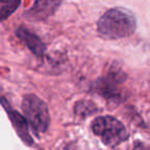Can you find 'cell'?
<instances>
[{
  "label": "cell",
  "mask_w": 150,
  "mask_h": 150,
  "mask_svg": "<svg viewBox=\"0 0 150 150\" xmlns=\"http://www.w3.org/2000/svg\"><path fill=\"white\" fill-rule=\"evenodd\" d=\"M137 23L134 15L125 8L107 11L98 21V31L106 39L127 37L135 32Z\"/></svg>",
  "instance_id": "6da1fadb"
},
{
  "label": "cell",
  "mask_w": 150,
  "mask_h": 150,
  "mask_svg": "<svg viewBox=\"0 0 150 150\" xmlns=\"http://www.w3.org/2000/svg\"><path fill=\"white\" fill-rule=\"evenodd\" d=\"M92 129L95 135L100 137L103 143L110 147L117 146L127 138V132L125 125L112 116L96 118L93 121Z\"/></svg>",
  "instance_id": "7a4b0ae2"
},
{
  "label": "cell",
  "mask_w": 150,
  "mask_h": 150,
  "mask_svg": "<svg viewBox=\"0 0 150 150\" xmlns=\"http://www.w3.org/2000/svg\"><path fill=\"white\" fill-rule=\"evenodd\" d=\"M23 111L28 122L37 133H44L50 122L46 104L35 95H28L23 100Z\"/></svg>",
  "instance_id": "3957f363"
},
{
  "label": "cell",
  "mask_w": 150,
  "mask_h": 150,
  "mask_svg": "<svg viewBox=\"0 0 150 150\" xmlns=\"http://www.w3.org/2000/svg\"><path fill=\"white\" fill-rule=\"evenodd\" d=\"M58 1H36L31 9L26 13V17L32 21H39L47 18L59 6Z\"/></svg>",
  "instance_id": "277c9868"
},
{
  "label": "cell",
  "mask_w": 150,
  "mask_h": 150,
  "mask_svg": "<svg viewBox=\"0 0 150 150\" xmlns=\"http://www.w3.org/2000/svg\"><path fill=\"white\" fill-rule=\"evenodd\" d=\"M17 35L25 42V44L30 48V50L33 54H35L36 56L43 54L44 50H45V46L34 33H31L25 28H20L17 31Z\"/></svg>",
  "instance_id": "5b68a950"
},
{
  "label": "cell",
  "mask_w": 150,
  "mask_h": 150,
  "mask_svg": "<svg viewBox=\"0 0 150 150\" xmlns=\"http://www.w3.org/2000/svg\"><path fill=\"white\" fill-rule=\"evenodd\" d=\"M4 108L7 110V113H8L11 122H13V127L16 129V131L19 134L20 137L22 138V140L27 144H29V145H31L33 143V141H32V138L29 134V131H28V125L25 118L20 113L16 112V111L8 109L7 107H4Z\"/></svg>",
  "instance_id": "8992f818"
},
{
  "label": "cell",
  "mask_w": 150,
  "mask_h": 150,
  "mask_svg": "<svg viewBox=\"0 0 150 150\" xmlns=\"http://www.w3.org/2000/svg\"><path fill=\"white\" fill-rule=\"evenodd\" d=\"M21 4L20 1H1V7H0V16H1V20H5L8 16H11L16 9L19 7Z\"/></svg>",
  "instance_id": "52a82bcc"
},
{
  "label": "cell",
  "mask_w": 150,
  "mask_h": 150,
  "mask_svg": "<svg viewBox=\"0 0 150 150\" xmlns=\"http://www.w3.org/2000/svg\"><path fill=\"white\" fill-rule=\"evenodd\" d=\"M96 111V106L88 101H80L75 105V112L81 116H88Z\"/></svg>",
  "instance_id": "ba28073f"
},
{
  "label": "cell",
  "mask_w": 150,
  "mask_h": 150,
  "mask_svg": "<svg viewBox=\"0 0 150 150\" xmlns=\"http://www.w3.org/2000/svg\"><path fill=\"white\" fill-rule=\"evenodd\" d=\"M63 150H68V149H63Z\"/></svg>",
  "instance_id": "9c48e42d"
}]
</instances>
